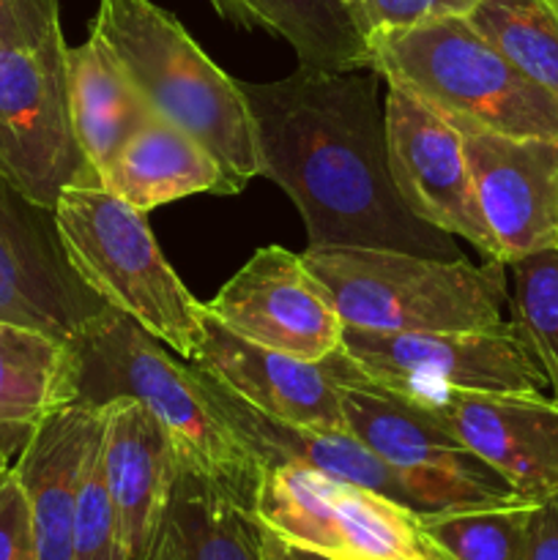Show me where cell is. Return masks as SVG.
<instances>
[{
    "label": "cell",
    "instance_id": "cell-1",
    "mask_svg": "<svg viewBox=\"0 0 558 560\" xmlns=\"http://www.w3.org/2000/svg\"><path fill=\"white\" fill-rule=\"evenodd\" d=\"M260 175L299 208L306 246H359L460 260L454 235L421 222L397 195L377 85L356 71L299 66L277 82H241Z\"/></svg>",
    "mask_w": 558,
    "mask_h": 560
},
{
    "label": "cell",
    "instance_id": "cell-2",
    "mask_svg": "<svg viewBox=\"0 0 558 560\" xmlns=\"http://www.w3.org/2000/svg\"><path fill=\"white\" fill-rule=\"evenodd\" d=\"M80 364L77 402L137 399L173 441L178 463L197 470L252 509L266 468L246 443L213 413L191 361L153 339L124 312L104 306L74 342Z\"/></svg>",
    "mask_w": 558,
    "mask_h": 560
},
{
    "label": "cell",
    "instance_id": "cell-3",
    "mask_svg": "<svg viewBox=\"0 0 558 560\" xmlns=\"http://www.w3.org/2000/svg\"><path fill=\"white\" fill-rule=\"evenodd\" d=\"M91 36L107 47L156 118L200 142L241 189L260 175L255 120L241 82L202 52L178 16L153 0H98Z\"/></svg>",
    "mask_w": 558,
    "mask_h": 560
},
{
    "label": "cell",
    "instance_id": "cell-4",
    "mask_svg": "<svg viewBox=\"0 0 558 560\" xmlns=\"http://www.w3.org/2000/svg\"><path fill=\"white\" fill-rule=\"evenodd\" d=\"M301 260L328 290L339 320L361 331H481L503 326V262L460 260L359 246H306Z\"/></svg>",
    "mask_w": 558,
    "mask_h": 560
},
{
    "label": "cell",
    "instance_id": "cell-5",
    "mask_svg": "<svg viewBox=\"0 0 558 560\" xmlns=\"http://www.w3.org/2000/svg\"><path fill=\"white\" fill-rule=\"evenodd\" d=\"M367 47V69L446 118L498 135L558 140V98L528 80L468 16L372 31Z\"/></svg>",
    "mask_w": 558,
    "mask_h": 560
},
{
    "label": "cell",
    "instance_id": "cell-6",
    "mask_svg": "<svg viewBox=\"0 0 558 560\" xmlns=\"http://www.w3.org/2000/svg\"><path fill=\"white\" fill-rule=\"evenodd\" d=\"M53 217L66 260L82 284L178 359H195L206 304L162 255L146 213L102 186H66Z\"/></svg>",
    "mask_w": 558,
    "mask_h": 560
},
{
    "label": "cell",
    "instance_id": "cell-7",
    "mask_svg": "<svg viewBox=\"0 0 558 560\" xmlns=\"http://www.w3.org/2000/svg\"><path fill=\"white\" fill-rule=\"evenodd\" d=\"M339 402L350 435L397 476L414 512L523 501L498 470L405 394L356 377L339 386Z\"/></svg>",
    "mask_w": 558,
    "mask_h": 560
},
{
    "label": "cell",
    "instance_id": "cell-8",
    "mask_svg": "<svg viewBox=\"0 0 558 560\" xmlns=\"http://www.w3.org/2000/svg\"><path fill=\"white\" fill-rule=\"evenodd\" d=\"M252 514L290 545L332 560H443L421 534L419 512L304 465L266 468Z\"/></svg>",
    "mask_w": 558,
    "mask_h": 560
},
{
    "label": "cell",
    "instance_id": "cell-9",
    "mask_svg": "<svg viewBox=\"0 0 558 560\" xmlns=\"http://www.w3.org/2000/svg\"><path fill=\"white\" fill-rule=\"evenodd\" d=\"M63 33L36 49L0 47V175L53 211L66 186H102L69 107Z\"/></svg>",
    "mask_w": 558,
    "mask_h": 560
},
{
    "label": "cell",
    "instance_id": "cell-10",
    "mask_svg": "<svg viewBox=\"0 0 558 560\" xmlns=\"http://www.w3.org/2000/svg\"><path fill=\"white\" fill-rule=\"evenodd\" d=\"M342 350L367 381L399 394L421 388L550 394L545 372L509 320L481 331L386 334L345 326Z\"/></svg>",
    "mask_w": 558,
    "mask_h": 560
},
{
    "label": "cell",
    "instance_id": "cell-11",
    "mask_svg": "<svg viewBox=\"0 0 558 560\" xmlns=\"http://www.w3.org/2000/svg\"><path fill=\"white\" fill-rule=\"evenodd\" d=\"M383 120L388 173L405 206L421 222L468 241L487 260L498 262L496 241L476 206L457 126L441 109L399 85H388Z\"/></svg>",
    "mask_w": 558,
    "mask_h": 560
},
{
    "label": "cell",
    "instance_id": "cell-12",
    "mask_svg": "<svg viewBox=\"0 0 558 560\" xmlns=\"http://www.w3.org/2000/svg\"><path fill=\"white\" fill-rule=\"evenodd\" d=\"M208 315L239 337L304 361L342 348V320L328 290L301 255L263 246L222 290L206 301Z\"/></svg>",
    "mask_w": 558,
    "mask_h": 560
},
{
    "label": "cell",
    "instance_id": "cell-13",
    "mask_svg": "<svg viewBox=\"0 0 558 560\" xmlns=\"http://www.w3.org/2000/svg\"><path fill=\"white\" fill-rule=\"evenodd\" d=\"M452 120V118H449ZM463 135L476 206L498 262L558 246V140L512 137L452 120Z\"/></svg>",
    "mask_w": 558,
    "mask_h": 560
},
{
    "label": "cell",
    "instance_id": "cell-14",
    "mask_svg": "<svg viewBox=\"0 0 558 560\" xmlns=\"http://www.w3.org/2000/svg\"><path fill=\"white\" fill-rule=\"evenodd\" d=\"M191 364L271 419L337 432H348L339 386L364 377L342 348L323 361L295 359L239 337L208 310Z\"/></svg>",
    "mask_w": 558,
    "mask_h": 560
},
{
    "label": "cell",
    "instance_id": "cell-15",
    "mask_svg": "<svg viewBox=\"0 0 558 560\" xmlns=\"http://www.w3.org/2000/svg\"><path fill=\"white\" fill-rule=\"evenodd\" d=\"M512 485L523 501L558 495V399L421 388L405 394Z\"/></svg>",
    "mask_w": 558,
    "mask_h": 560
},
{
    "label": "cell",
    "instance_id": "cell-16",
    "mask_svg": "<svg viewBox=\"0 0 558 560\" xmlns=\"http://www.w3.org/2000/svg\"><path fill=\"white\" fill-rule=\"evenodd\" d=\"M102 301L66 260L55 217L0 175V320L74 345Z\"/></svg>",
    "mask_w": 558,
    "mask_h": 560
},
{
    "label": "cell",
    "instance_id": "cell-17",
    "mask_svg": "<svg viewBox=\"0 0 558 560\" xmlns=\"http://www.w3.org/2000/svg\"><path fill=\"white\" fill-rule=\"evenodd\" d=\"M102 457L126 560H146L178 474V454L137 399L102 405Z\"/></svg>",
    "mask_w": 558,
    "mask_h": 560
},
{
    "label": "cell",
    "instance_id": "cell-18",
    "mask_svg": "<svg viewBox=\"0 0 558 560\" xmlns=\"http://www.w3.org/2000/svg\"><path fill=\"white\" fill-rule=\"evenodd\" d=\"M200 386L211 402L213 413L246 443L252 454L260 459L263 468L274 465H304V468L321 470V474L337 476V479L353 481V485L375 490L392 501L410 509L408 495L397 476L350 432L315 430V427L290 424L257 410L255 405L244 402L233 392L208 377L195 364Z\"/></svg>",
    "mask_w": 558,
    "mask_h": 560
},
{
    "label": "cell",
    "instance_id": "cell-19",
    "mask_svg": "<svg viewBox=\"0 0 558 560\" xmlns=\"http://www.w3.org/2000/svg\"><path fill=\"white\" fill-rule=\"evenodd\" d=\"M102 408L74 402L49 416L14 459L27 492L38 560H74V512Z\"/></svg>",
    "mask_w": 558,
    "mask_h": 560
},
{
    "label": "cell",
    "instance_id": "cell-20",
    "mask_svg": "<svg viewBox=\"0 0 558 560\" xmlns=\"http://www.w3.org/2000/svg\"><path fill=\"white\" fill-rule=\"evenodd\" d=\"M80 397L71 342L0 320V454L16 457L33 432Z\"/></svg>",
    "mask_w": 558,
    "mask_h": 560
},
{
    "label": "cell",
    "instance_id": "cell-21",
    "mask_svg": "<svg viewBox=\"0 0 558 560\" xmlns=\"http://www.w3.org/2000/svg\"><path fill=\"white\" fill-rule=\"evenodd\" d=\"M102 189L148 213L181 197L239 195L241 186L200 142L178 126L156 118L137 131L118 159L104 170Z\"/></svg>",
    "mask_w": 558,
    "mask_h": 560
},
{
    "label": "cell",
    "instance_id": "cell-22",
    "mask_svg": "<svg viewBox=\"0 0 558 560\" xmlns=\"http://www.w3.org/2000/svg\"><path fill=\"white\" fill-rule=\"evenodd\" d=\"M146 560H263L257 520L233 492L178 465Z\"/></svg>",
    "mask_w": 558,
    "mask_h": 560
},
{
    "label": "cell",
    "instance_id": "cell-23",
    "mask_svg": "<svg viewBox=\"0 0 558 560\" xmlns=\"http://www.w3.org/2000/svg\"><path fill=\"white\" fill-rule=\"evenodd\" d=\"M66 77L77 142L102 184L104 170L137 131L156 120V113L148 107L107 47L93 36L80 47L66 49Z\"/></svg>",
    "mask_w": 558,
    "mask_h": 560
},
{
    "label": "cell",
    "instance_id": "cell-24",
    "mask_svg": "<svg viewBox=\"0 0 558 560\" xmlns=\"http://www.w3.org/2000/svg\"><path fill=\"white\" fill-rule=\"evenodd\" d=\"M260 31L293 47L301 66L361 71L370 63L367 31L348 0H246Z\"/></svg>",
    "mask_w": 558,
    "mask_h": 560
},
{
    "label": "cell",
    "instance_id": "cell-25",
    "mask_svg": "<svg viewBox=\"0 0 558 560\" xmlns=\"http://www.w3.org/2000/svg\"><path fill=\"white\" fill-rule=\"evenodd\" d=\"M536 503H490L421 512L419 525L443 560H525Z\"/></svg>",
    "mask_w": 558,
    "mask_h": 560
},
{
    "label": "cell",
    "instance_id": "cell-26",
    "mask_svg": "<svg viewBox=\"0 0 558 560\" xmlns=\"http://www.w3.org/2000/svg\"><path fill=\"white\" fill-rule=\"evenodd\" d=\"M468 22L558 98V0H481Z\"/></svg>",
    "mask_w": 558,
    "mask_h": 560
},
{
    "label": "cell",
    "instance_id": "cell-27",
    "mask_svg": "<svg viewBox=\"0 0 558 560\" xmlns=\"http://www.w3.org/2000/svg\"><path fill=\"white\" fill-rule=\"evenodd\" d=\"M509 326L558 399V246L509 262Z\"/></svg>",
    "mask_w": 558,
    "mask_h": 560
},
{
    "label": "cell",
    "instance_id": "cell-28",
    "mask_svg": "<svg viewBox=\"0 0 558 560\" xmlns=\"http://www.w3.org/2000/svg\"><path fill=\"white\" fill-rule=\"evenodd\" d=\"M104 424V416H102ZM74 560H126L120 547L118 517L107 490L102 457V427L88 448L82 468L80 490H77L74 512Z\"/></svg>",
    "mask_w": 558,
    "mask_h": 560
},
{
    "label": "cell",
    "instance_id": "cell-29",
    "mask_svg": "<svg viewBox=\"0 0 558 560\" xmlns=\"http://www.w3.org/2000/svg\"><path fill=\"white\" fill-rule=\"evenodd\" d=\"M0 560H38L31 501L5 454H0Z\"/></svg>",
    "mask_w": 558,
    "mask_h": 560
},
{
    "label": "cell",
    "instance_id": "cell-30",
    "mask_svg": "<svg viewBox=\"0 0 558 560\" xmlns=\"http://www.w3.org/2000/svg\"><path fill=\"white\" fill-rule=\"evenodd\" d=\"M60 33V0H0V47L36 49Z\"/></svg>",
    "mask_w": 558,
    "mask_h": 560
},
{
    "label": "cell",
    "instance_id": "cell-31",
    "mask_svg": "<svg viewBox=\"0 0 558 560\" xmlns=\"http://www.w3.org/2000/svg\"><path fill=\"white\" fill-rule=\"evenodd\" d=\"M481 0H364L367 36L383 27H408L441 16H468Z\"/></svg>",
    "mask_w": 558,
    "mask_h": 560
},
{
    "label": "cell",
    "instance_id": "cell-32",
    "mask_svg": "<svg viewBox=\"0 0 558 560\" xmlns=\"http://www.w3.org/2000/svg\"><path fill=\"white\" fill-rule=\"evenodd\" d=\"M525 560H558V495L536 503L531 512L528 558Z\"/></svg>",
    "mask_w": 558,
    "mask_h": 560
},
{
    "label": "cell",
    "instance_id": "cell-33",
    "mask_svg": "<svg viewBox=\"0 0 558 560\" xmlns=\"http://www.w3.org/2000/svg\"><path fill=\"white\" fill-rule=\"evenodd\" d=\"M257 541H260L263 560H332L321 556V552H312L299 545H290L288 539H282V536H277L271 528H266V525L260 523H257Z\"/></svg>",
    "mask_w": 558,
    "mask_h": 560
},
{
    "label": "cell",
    "instance_id": "cell-34",
    "mask_svg": "<svg viewBox=\"0 0 558 560\" xmlns=\"http://www.w3.org/2000/svg\"><path fill=\"white\" fill-rule=\"evenodd\" d=\"M208 3H211V9L217 11L222 20L233 22V25L239 27H246V31H257V22L255 16H252L246 0H208Z\"/></svg>",
    "mask_w": 558,
    "mask_h": 560
},
{
    "label": "cell",
    "instance_id": "cell-35",
    "mask_svg": "<svg viewBox=\"0 0 558 560\" xmlns=\"http://www.w3.org/2000/svg\"><path fill=\"white\" fill-rule=\"evenodd\" d=\"M348 3H350V9H353V14L359 16L361 25H364V0H348ZM364 31H367V25H364Z\"/></svg>",
    "mask_w": 558,
    "mask_h": 560
}]
</instances>
